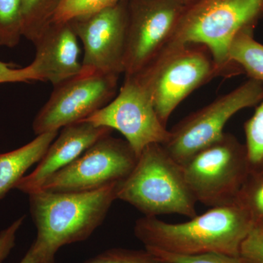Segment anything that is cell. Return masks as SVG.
<instances>
[{
  "instance_id": "ba28073f",
  "label": "cell",
  "mask_w": 263,
  "mask_h": 263,
  "mask_svg": "<svg viewBox=\"0 0 263 263\" xmlns=\"http://www.w3.org/2000/svg\"><path fill=\"white\" fill-rule=\"evenodd\" d=\"M138 157L125 139L102 137L76 160L47 180L39 190L51 193L92 191L125 179Z\"/></svg>"
},
{
  "instance_id": "e0dca14e",
  "label": "cell",
  "mask_w": 263,
  "mask_h": 263,
  "mask_svg": "<svg viewBox=\"0 0 263 263\" xmlns=\"http://www.w3.org/2000/svg\"><path fill=\"white\" fill-rule=\"evenodd\" d=\"M245 124V147L250 174L263 173V97Z\"/></svg>"
},
{
  "instance_id": "7402d4cb",
  "label": "cell",
  "mask_w": 263,
  "mask_h": 263,
  "mask_svg": "<svg viewBox=\"0 0 263 263\" xmlns=\"http://www.w3.org/2000/svg\"><path fill=\"white\" fill-rule=\"evenodd\" d=\"M170 263H247L239 256L210 253L195 256H181L158 250H147Z\"/></svg>"
},
{
  "instance_id": "603a6c76",
  "label": "cell",
  "mask_w": 263,
  "mask_h": 263,
  "mask_svg": "<svg viewBox=\"0 0 263 263\" xmlns=\"http://www.w3.org/2000/svg\"><path fill=\"white\" fill-rule=\"evenodd\" d=\"M239 257L247 263H263V224L252 227L240 247Z\"/></svg>"
},
{
  "instance_id": "484cf974",
  "label": "cell",
  "mask_w": 263,
  "mask_h": 263,
  "mask_svg": "<svg viewBox=\"0 0 263 263\" xmlns=\"http://www.w3.org/2000/svg\"><path fill=\"white\" fill-rule=\"evenodd\" d=\"M18 263H48V262L42 249L35 241H34L23 258Z\"/></svg>"
},
{
  "instance_id": "2e32d148",
  "label": "cell",
  "mask_w": 263,
  "mask_h": 263,
  "mask_svg": "<svg viewBox=\"0 0 263 263\" xmlns=\"http://www.w3.org/2000/svg\"><path fill=\"white\" fill-rule=\"evenodd\" d=\"M254 29L249 27L237 34L230 47L229 60L249 79L263 82V45L254 39Z\"/></svg>"
},
{
  "instance_id": "cb8c5ba5",
  "label": "cell",
  "mask_w": 263,
  "mask_h": 263,
  "mask_svg": "<svg viewBox=\"0 0 263 263\" xmlns=\"http://www.w3.org/2000/svg\"><path fill=\"white\" fill-rule=\"evenodd\" d=\"M33 81L39 80L31 64L23 68H15L10 64L0 62V84Z\"/></svg>"
},
{
  "instance_id": "7a4b0ae2",
  "label": "cell",
  "mask_w": 263,
  "mask_h": 263,
  "mask_svg": "<svg viewBox=\"0 0 263 263\" xmlns=\"http://www.w3.org/2000/svg\"><path fill=\"white\" fill-rule=\"evenodd\" d=\"M119 183L92 191L51 193L38 190L28 195L29 210L37 231L34 241L48 263H54L62 247L88 239L103 224L117 200Z\"/></svg>"
},
{
  "instance_id": "277c9868",
  "label": "cell",
  "mask_w": 263,
  "mask_h": 263,
  "mask_svg": "<svg viewBox=\"0 0 263 263\" xmlns=\"http://www.w3.org/2000/svg\"><path fill=\"white\" fill-rule=\"evenodd\" d=\"M262 14L263 0H198L185 8L171 42L204 46L224 75L240 73L230 62V46L238 33L254 28Z\"/></svg>"
},
{
  "instance_id": "52a82bcc",
  "label": "cell",
  "mask_w": 263,
  "mask_h": 263,
  "mask_svg": "<svg viewBox=\"0 0 263 263\" xmlns=\"http://www.w3.org/2000/svg\"><path fill=\"white\" fill-rule=\"evenodd\" d=\"M262 97L263 82L249 79L178 123L162 145L182 166L197 152L224 135V126L230 118L243 109L257 105Z\"/></svg>"
},
{
  "instance_id": "6da1fadb",
  "label": "cell",
  "mask_w": 263,
  "mask_h": 263,
  "mask_svg": "<svg viewBox=\"0 0 263 263\" xmlns=\"http://www.w3.org/2000/svg\"><path fill=\"white\" fill-rule=\"evenodd\" d=\"M249 216L237 202L212 207L181 223L155 216L136 221L134 234L146 250L181 256L217 253L239 256L240 247L252 228Z\"/></svg>"
},
{
  "instance_id": "4316f807",
  "label": "cell",
  "mask_w": 263,
  "mask_h": 263,
  "mask_svg": "<svg viewBox=\"0 0 263 263\" xmlns=\"http://www.w3.org/2000/svg\"><path fill=\"white\" fill-rule=\"evenodd\" d=\"M180 1L184 2V3H186V1H187V0H180Z\"/></svg>"
},
{
  "instance_id": "30bf717a",
  "label": "cell",
  "mask_w": 263,
  "mask_h": 263,
  "mask_svg": "<svg viewBox=\"0 0 263 263\" xmlns=\"http://www.w3.org/2000/svg\"><path fill=\"white\" fill-rule=\"evenodd\" d=\"M82 121L119 131L138 157L146 146L164 144L170 136V130L159 119L149 95L135 76H124L117 96Z\"/></svg>"
},
{
  "instance_id": "9c48e42d",
  "label": "cell",
  "mask_w": 263,
  "mask_h": 263,
  "mask_svg": "<svg viewBox=\"0 0 263 263\" xmlns=\"http://www.w3.org/2000/svg\"><path fill=\"white\" fill-rule=\"evenodd\" d=\"M119 75L82 69L53 86L51 96L32 123L36 136L81 122L108 105L117 92Z\"/></svg>"
},
{
  "instance_id": "7c38bea8",
  "label": "cell",
  "mask_w": 263,
  "mask_h": 263,
  "mask_svg": "<svg viewBox=\"0 0 263 263\" xmlns=\"http://www.w3.org/2000/svg\"><path fill=\"white\" fill-rule=\"evenodd\" d=\"M70 22L84 46L82 69L119 76L124 73L128 10L122 2Z\"/></svg>"
},
{
  "instance_id": "8fae6325",
  "label": "cell",
  "mask_w": 263,
  "mask_h": 263,
  "mask_svg": "<svg viewBox=\"0 0 263 263\" xmlns=\"http://www.w3.org/2000/svg\"><path fill=\"white\" fill-rule=\"evenodd\" d=\"M186 6L180 0H133L128 10L124 76L139 73L168 46Z\"/></svg>"
},
{
  "instance_id": "ac0fdd59",
  "label": "cell",
  "mask_w": 263,
  "mask_h": 263,
  "mask_svg": "<svg viewBox=\"0 0 263 263\" xmlns=\"http://www.w3.org/2000/svg\"><path fill=\"white\" fill-rule=\"evenodd\" d=\"M252 226L263 224V173L249 174L236 197Z\"/></svg>"
},
{
  "instance_id": "5bb4252c",
  "label": "cell",
  "mask_w": 263,
  "mask_h": 263,
  "mask_svg": "<svg viewBox=\"0 0 263 263\" xmlns=\"http://www.w3.org/2000/svg\"><path fill=\"white\" fill-rule=\"evenodd\" d=\"M36 53L32 66L39 81L53 86L80 73L79 38L71 22H51L33 42Z\"/></svg>"
},
{
  "instance_id": "9a60e30c",
  "label": "cell",
  "mask_w": 263,
  "mask_h": 263,
  "mask_svg": "<svg viewBox=\"0 0 263 263\" xmlns=\"http://www.w3.org/2000/svg\"><path fill=\"white\" fill-rule=\"evenodd\" d=\"M58 135L59 130L46 132L17 149L0 154V200L15 187L32 166L41 160Z\"/></svg>"
},
{
  "instance_id": "d6986e66",
  "label": "cell",
  "mask_w": 263,
  "mask_h": 263,
  "mask_svg": "<svg viewBox=\"0 0 263 263\" xmlns=\"http://www.w3.org/2000/svg\"><path fill=\"white\" fill-rule=\"evenodd\" d=\"M22 36L21 0H0V46L15 47Z\"/></svg>"
},
{
  "instance_id": "5b68a950",
  "label": "cell",
  "mask_w": 263,
  "mask_h": 263,
  "mask_svg": "<svg viewBox=\"0 0 263 263\" xmlns=\"http://www.w3.org/2000/svg\"><path fill=\"white\" fill-rule=\"evenodd\" d=\"M223 72L200 45L170 43L136 76L149 95L159 119L167 125L171 114L188 95Z\"/></svg>"
},
{
  "instance_id": "3957f363",
  "label": "cell",
  "mask_w": 263,
  "mask_h": 263,
  "mask_svg": "<svg viewBox=\"0 0 263 263\" xmlns=\"http://www.w3.org/2000/svg\"><path fill=\"white\" fill-rule=\"evenodd\" d=\"M117 199L145 216H197L196 200L185 179L182 166L160 143L146 146L134 168L119 183Z\"/></svg>"
},
{
  "instance_id": "ffe728a7",
  "label": "cell",
  "mask_w": 263,
  "mask_h": 263,
  "mask_svg": "<svg viewBox=\"0 0 263 263\" xmlns=\"http://www.w3.org/2000/svg\"><path fill=\"white\" fill-rule=\"evenodd\" d=\"M122 0H61L51 22L65 23L96 13Z\"/></svg>"
},
{
  "instance_id": "4fadbf2b",
  "label": "cell",
  "mask_w": 263,
  "mask_h": 263,
  "mask_svg": "<svg viewBox=\"0 0 263 263\" xmlns=\"http://www.w3.org/2000/svg\"><path fill=\"white\" fill-rule=\"evenodd\" d=\"M112 129L81 121L62 128L32 173L24 176L15 189L29 194L37 191L53 174L76 160L102 137Z\"/></svg>"
},
{
  "instance_id": "8992f818",
  "label": "cell",
  "mask_w": 263,
  "mask_h": 263,
  "mask_svg": "<svg viewBox=\"0 0 263 263\" xmlns=\"http://www.w3.org/2000/svg\"><path fill=\"white\" fill-rule=\"evenodd\" d=\"M182 167L196 201L211 208L235 202L250 174L245 145L226 133Z\"/></svg>"
},
{
  "instance_id": "44dd1931",
  "label": "cell",
  "mask_w": 263,
  "mask_h": 263,
  "mask_svg": "<svg viewBox=\"0 0 263 263\" xmlns=\"http://www.w3.org/2000/svg\"><path fill=\"white\" fill-rule=\"evenodd\" d=\"M81 263H170L147 251L122 248L108 249Z\"/></svg>"
},
{
  "instance_id": "d4e9b609",
  "label": "cell",
  "mask_w": 263,
  "mask_h": 263,
  "mask_svg": "<svg viewBox=\"0 0 263 263\" xmlns=\"http://www.w3.org/2000/svg\"><path fill=\"white\" fill-rule=\"evenodd\" d=\"M25 216H21L0 232V263H3L14 248L17 233L23 224Z\"/></svg>"
}]
</instances>
